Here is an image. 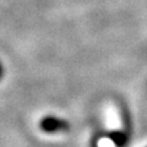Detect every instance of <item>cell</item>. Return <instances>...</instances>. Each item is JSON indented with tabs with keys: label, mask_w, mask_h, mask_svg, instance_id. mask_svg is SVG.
I'll return each instance as SVG.
<instances>
[{
	"label": "cell",
	"mask_w": 147,
	"mask_h": 147,
	"mask_svg": "<svg viewBox=\"0 0 147 147\" xmlns=\"http://www.w3.org/2000/svg\"><path fill=\"white\" fill-rule=\"evenodd\" d=\"M109 139L112 140L118 147H123L127 142V137L123 131H113V132H110Z\"/></svg>",
	"instance_id": "obj_2"
},
{
	"label": "cell",
	"mask_w": 147,
	"mask_h": 147,
	"mask_svg": "<svg viewBox=\"0 0 147 147\" xmlns=\"http://www.w3.org/2000/svg\"><path fill=\"white\" fill-rule=\"evenodd\" d=\"M4 74H5V70H4V65H3V63L0 61V80L3 79Z\"/></svg>",
	"instance_id": "obj_3"
},
{
	"label": "cell",
	"mask_w": 147,
	"mask_h": 147,
	"mask_svg": "<svg viewBox=\"0 0 147 147\" xmlns=\"http://www.w3.org/2000/svg\"><path fill=\"white\" fill-rule=\"evenodd\" d=\"M39 126L44 132L55 134V132H65L70 130V123L63 118L55 115H45L39 121Z\"/></svg>",
	"instance_id": "obj_1"
}]
</instances>
